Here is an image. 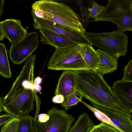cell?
Listing matches in <instances>:
<instances>
[{"label": "cell", "mask_w": 132, "mask_h": 132, "mask_svg": "<svg viewBox=\"0 0 132 132\" xmlns=\"http://www.w3.org/2000/svg\"><path fill=\"white\" fill-rule=\"evenodd\" d=\"M124 76L121 80L132 81V60L128 62L124 67L123 70Z\"/></svg>", "instance_id": "obj_25"}, {"label": "cell", "mask_w": 132, "mask_h": 132, "mask_svg": "<svg viewBox=\"0 0 132 132\" xmlns=\"http://www.w3.org/2000/svg\"><path fill=\"white\" fill-rule=\"evenodd\" d=\"M31 14L34 21L33 26L35 30H48L66 38L77 44L87 43L91 45L88 38L82 32L72 31L55 23L37 18L34 14Z\"/></svg>", "instance_id": "obj_9"}, {"label": "cell", "mask_w": 132, "mask_h": 132, "mask_svg": "<svg viewBox=\"0 0 132 132\" xmlns=\"http://www.w3.org/2000/svg\"><path fill=\"white\" fill-rule=\"evenodd\" d=\"M64 98L63 96L61 95H57L53 97L52 101L53 102L55 103L61 104L63 101Z\"/></svg>", "instance_id": "obj_28"}, {"label": "cell", "mask_w": 132, "mask_h": 132, "mask_svg": "<svg viewBox=\"0 0 132 132\" xmlns=\"http://www.w3.org/2000/svg\"><path fill=\"white\" fill-rule=\"evenodd\" d=\"M89 132H121L113 126L101 122L95 125Z\"/></svg>", "instance_id": "obj_24"}, {"label": "cell", "mask_w": 132, "mask_h": 132, "mask_svg": "<svg viewBox=\"0 0 132 132\" xmlns=\"http://www.w3.org/2000/svg\"><path fill=\"white\" fill-rule=\"evenodd\" d=\"M0 24L5 38L10 40L11 46L21 41L27 34L26 29L22 26L20 19H6L0 22Z\"/></svg>", "instance_id": "obj_10"}, {"label": "cell", "mask_w": 132, "mask_h": 132, "mask_svg": "<svg viewBox=\"0 0 132 132\" xmlns=\"http://www.w3.org/2000/svg\"><path fill=\"white\" fill-rule=\"evenodd\" d=\"M112 89L114 94L131 114L132 112V81L117 80Z\"/></svg>", "instance_id": "obj_12"}, {"label": "cell", "mask_w": 132, "mask_h": 132, "mask_svg": "<svg viewBox=\"0 0 132 132\" xmlns=\"http://www.w3.org/2000/svg\"><path fill=\"white\" fill-rule=\"evenodd\" d=\"M80 45L77 44L64 48H55L47 66L54 70H90L80 53Z\"/></svg>", "instance_id": "obj_6"}, {"label": "cell", "mask_w": 132, "mask_h": 132, "mask_svg": "<svg viewBox=\"0 0 132 132\" xmlns=\"http://www.w3.org/2000/svg\"><path fill=\"white\" fill-rule=\"evenodd\" d=\"M98 110L105 114L123 132H132V117L112 110L102 109Z\"/></svg>", "instance_id": "obj_14"}, {"label": "cell", "mask_w": 132, "mask_h": 132, "mask_svg": "<svg viewBox=\"0 0 132 132\" xmlns=\"http://www.w3.org/2000/svg\"><path fill=\"white\" fill-rule=\"evenodd\" d=\"M38 120L39 122L44 123L49 120V116L47 114L42 113L38 115Z\"/></svg>", "instance_id": "obj_27"}, {"label": "cell", "mask_w": 132, "mask_h": 132, "mask_svg": "<svg viewBox=\"0 0 132 132\" xmlns=\"http://www.w3.org/2000/svg\"><path fill=\"white\" fill-rule=\"evenodd\" d=\"M42 43L49 45L55 48H64L77 44L76 43L54 32L47 30L40 29Z\"/></svg>", "instance_id": "obj_13"}, {"label": "cell", "mask_w": 132, "mask_h": 132, "mask_svg": "<svg viewBox=\"0 0 132 132\" xmlns=\"http://www.w3.org/2000/svg\"><path fill=\"white\" fill-rule=\"evenodd\" d=\"M76 89L95 108L119 112L132 117L128 109L119 100L103 76L91 70L76 71Z\"/></svg>", "instance_id": "obj_2"}, {"label": "cell", "mask_w": 132, "mask_h": 132, "mask_svg": "<svg viewBox=\"0 0 132 132\" xmlns=\"http://www.w3.org/2000/svg\"><path fill=\"white\" fill-rule=\"evenodd\" d=\"M106 21L114 23L117 30H132V0H109L100 15L91 21ZM90 21V22H91Z\"/></svg>", "instance_id": "obj_4"}, {"label": "cell", "mask_w": 132, "mask_h": 132, "mask_svg": "<svg viewBox=\"0 0 132 132\" xmlns=\"http://www.w3.org/2000/svg\"><path fill=\"white\" fill-rule=\"evenodd\" d=\"M83 97H84L82 94L76 89L73 94L64 99L63 101L60 104L64 108L65 110H67L81 101Z\"/></svg>", "instance_id": "obj_19"}, {"label": "cell", "mask_w": 132, "mask_h": 132, "mask_svg": "<svg viewBox=\"0 0 132 132\" xmlns=\"http://www.w3.org/2000/svg\"><path fill=\"white\" fill-rule=\"evenodd\" d=\"M3 110L2 100L0 98V113Z\"/></svg>", "instance_id": "obj_33"}, {"label": "cell", "mask_w": 132, "mask_h": 132, "mask_svg": "<svg viewBox=\"0 0 132 132\" xmlns=\"http://www.w3.org/2000/svg\"><path fill=\"white\" fill-rule=\"evenodd\" d=\"M49 120L45 123L39 122L32 117V124L35 132H68L75 118L65 110L53 107L48 110Z\"/></svg>", "instance_id": "obj_7"}, {"label": "cell", "mask_w": 132, "mask_h": 132, "mask_svg": "<svg viewBox=\"0 0 132 132\" xmlns=\"http://www.w3.org/2000/svg\"><path fill=\"white\" fill-rule=\"evenodd\" d=\"M0 74L5 78H10L12 74L4 44L0 43Z\"/></svg>", "instance_id": "obj_18"}, {"label": "cell", "mask_w": 132, "mask_h": 132, "mask_svg": "<svg viewBox=\"0 0 132 132\" xmlns=\"http://www.w3.org/2000/svg\"><path fill=\"white\" fill-rule=\"evenodd\" d=\"M92 45L103 50L118 60L125 56L128 51V37L127 35L118 30L109 32L82 33Z\"/></svg>", "instance_id": "obj_5"}, {"label": "cell", "mask_w": 132, "mask_h": 132, "mask_svg": "<svg viewBox=\"0 0 132 132\" xmlns=\"http://www.w3.org/2000/svg\"><path fill=\"white\" fill-rule=\"evenodd\" d=\"M76 71L64 70L59 79L55 91V95H61L64 99L76 90Z\"/></svg>", "instance_id": "obj_11"}, {"label": "cell", "mask_w": 132, "mask_h": 132, "mask_svg": "<svg viewBox=\"0 0 132 132\" xmlns=\"http://www.w3.org/2000/svg\"><path fill=\"white\" fill-rule=\"evenodd\" d=\"M35 90L38 92H40L41 89V87L40 85H37L34 86Z\"/></svg>", "instance_id": "obj_32"}, {"label": "cell", "mask_w": 132, "mask_h": 132, "mask_svg": "<svg viewBox=\"0 0 132 132\" xmlns=\"http://www.w3.org/2000/svg\"><path fill=\"white\" fill-rule=\"evenodd\" d=\"M98 55L100 62L99 67L96 72L103 76L111 73L117 68V60L104 51L97 49L96 51Z\"/></svg>", "instance_id": "obj_15"}, {"label": "cell", "mask_w": 132, "mask_h": 132, "mask_svg": "<svg viewBox=\"0 0 132 132\" xmlns=\"http://www.w3.org/2000/svg\"><path fill=\"white\" fill-rule=\"evenodd\" d=\"M80 53L88 68L96 71L100 64L99 56L92 45L87 43L80 44Z\"/></svg>", "instance_id": "obj_16"}, {"label": "cell", "mask_w": 132, "mask_h": 132, "mask_svg": "<svg viewBox=\"0 0 132 132\" xmlns=\"http://www.w3.org/2000/svg\"><path fill=\"white\" fill-rule=\"evenodd\" d=\"M39 44L36 32L27 33L21 41L11 46L9 51L10 59L15 64H21L38 47Z\"/></svg>", "instance_id": "obj_8"}, {"label": "cell", "mask_w": 132, "mask_h": 132, "mask_svg": "<svg viewBox=\"0 0 132 132\" xmlns=\"http://www.w3.org/2000/svg\"><path fill=\"white\" fill-rule=\"evenodd\" d=\"M31 13L37 17L60 25L72 31L86 32L79 16L65 4L52 0L35 1Z\"/></svg>", "instance_id": "obj_3"}, {"label": "cell", "mask_w": 132, "mask_h": 132, "mask_svg": "<svg viewBox=\"0 0 132 132\" xmlns=\"http://www.w3.org/2000/svg\"><path fill=\"white\" fill-rule=\"evenodd\" d=\"M104 7V6L98 4L94 0H92L88 9V18L90 21V20L95 19L98 18Z\"/></svg>", "instance_id": "obj_22"}, {"label": "cell", "mask_w": 132, "mask_h": 132, "mask_svg": "<svg viewBox=\"0 0 132 132\" xmlns=\"http://www.w3.org/2000/svg\"><path fill=\"white\" fill-rule=\"evenodd\" d=\"M42 79L39 77H38L34 79V84L35 86L37 85H39L42 82Z\"/></svg>", "instance_id": "obj_29"}, {"label": "cell", "mask_w": 132, "mask_h": 132, "mask_svg": "<svg viewBox=\"0 0 132 132\" xmlns=\"http://www.w3.org/2000/svg\"><path fill=\"white\" fill-rule=\"evenodd\" d=\"M19 122V118L13 117L4 124L0 132H17Z\"/></svg>", "instance_id": "obj_23"}, {"label": "cell", "mask_w": 132, "mask_h": 132, "mask_svg": "<svg viewBox=\"0 0 132 132\" xmlns=\"http://www.w3.org/2000/svg\"><path fill=\"white\" fill-rule=\"evenodd\" d=\"M5 38L4 35L0 24V41L3 40Z\"/></svg>", "instance_id": "obj_31"}, {"label": "cell", "mask_w": 132, "mask_h": 132, "mask_svg": "<svg viewBox=\"0 0 132 132\" xmlns=\"http://www.w3.org/2000/svg\"><path fill=\"white\" fill-rule=\"evenodd\" d=\"M13 117V116L7 113L0 116V126L4 125Z\"/></svg>", "instance_id": "obj_26"}, {"label": "cell", "mask_w": 132, "mask_h": 132, "mask_svg": "<svg viewBox=\"0 0 132 132\" xmlns=\"http://www.w3.org/2000/svg\"><path fill=\"white\" fill-rule=\"evenodd\" d=\"M94 126L87 113L84 112L78 116L68 132H89Z\"/></svg>", "instance_id": "obj_17"}, {"label": "cell", "mask_w": 132, "mask_h": 132, "mask_svg": "<svg viewBox=\"0 0 132 132\" xmlns=\"http://www.w3.org/2000/svg\"><path fill=\"white\" fill-rule=\"evenodd\" d=\"M80 102L90 110L93 112L96 118L102 122L113 126L121 132H123L105 114L100 110L95 108L93 107L82 100Z\"/></svg>", "instance_id": "obj_20"}, {"label": "cell", "mask_w": 132, "mask_h": 132, "mask_svg": "<svg viewBox=\"0 0 132 132\" xmlns=\"http://www.w3.org/2000/svg\"><path fill=\"white\" fill-rule=\"evenodd\" d=\"M36 58L35 55L31 54L27 58L11 89L2 100L3 110L14 117L19 118L26 116L34 110Z\"/></svg>", "instance_id": "obj_1"}, {"label": "cell", "mask_w": 132, "mask_h": 132, "mask_svg": "<svg viewBox=\"0 0 132 132\" xmlns=\"http://www.w3.org/2000/svg\"><path fill=\"white\" fill-rule=\"evenodd\" d=\"M4 4V0H0V17L2 16L3 14V7Z\"/></svg>", "instance_id": "obj_30"}, {"label": "cell", "mask_w": 132, "mask_h": 132, "mask_svg": "<svg viewBox=\"0 0 132 132\" xmlns=\"http://www.w3.org/2000/svg\"><path fill=\"white\" fill-rule=\"evenodd\" d=\"M32 118L28 115L19 118L17 132H35L32 124Z\"/></svg>", "instance_id": "obj_21"}]
</instances>
